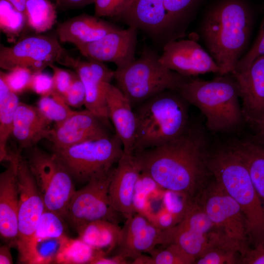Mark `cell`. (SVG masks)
<instances>
[{"label": "cell", "mask_w": 264, "mask_h": 264, "mask_svg": "<svg viewBox=\"0 0 264 264\" xmlns=\"http://www.w3.org/2000/svg\"><path fill=\"white\" fill-rule=\"evenodd\" d=\"M133 155L142 173L185 200L194 199L210 173L206 140L201 132L190 127L170 142Z\"/></svg>", "instance_id": "1"}, {"label": "cell", "mask_w": 264, "mask_h": 264, "mask_svg": "<svg viewBox=\"0 0 264 264\" xmlns=\"http://www.w3.org/2000/svg\"><path fill=\"white\" fill-rule=\"evenodd\" d=\"M252 22L251 10L243 0H221L207 12L201 33L220 75L235 70L248 46Z\"/></svg>", "instance_id": "2"}, {"label": "cell", "mask_w": 264, "mask_h": 264, "mask_svg": "<svg viewBox=\"0 0 264 264\" xmlns=\"http://www.w3.org/2000/svg\"><path fill=\"white\" fill-rule=\"evenodd\" d=\"M208 168L215 181L240 206L245 218L249 242L254 247L264 243V202L246 165L233 146L210 156Z\"/></svg>", "instance_id": "3"}, {"label": "cell", "mask_w": 264, "mask_h": 264, "mask_svg": "<svg viewBox=\"0 0 264 264\" xmlns=\"http://www.w3.org/2000/svg\"><path fill=\"white\" fill-rule=\"evenodd\" d=\"M177 91L199 110L207 128L212 132L233 130L244 118L235 80L219 77L206 81L187 77Z\"/></svg>", "instance_id": "4"}, {"label": "cell", "mask_w": 264, "mask_h": 264, "mask_svg": "<svg viewBox=\"0 0 264 264\" xmlns=\"http://www.w3.org/2000/svg\"><path fill=\"white\" fill-rule=\"evenodd\" d=\"M167 90L138 105L133 154L170 142L189 127L185 100Z\"/></svg>", "instance_id": "5"}, {"label": "cell", "mask_w": 264, "mask_h": 264, "mask_svg": "<svg viewBox=\"0 0 264 264\" xmlns=\"http://www.w3.org/2000/svg\"><path fill=\"white\" fill-rule=\"evenodd\" d=\"M159 56L145 48L139 58L114 71L117 87L132 107L165 91H177L187 77L165 67Z\"/></svg>", "instance_id": "6"}, {"label": "cell", "mask_w": 264, "mask_h": 264, "mask_svg": "<svg viewBox=\"0 0 264 264\" xmlns=\"http://www.w3.org/2000/svg\"><path fill=\"white\" fill-rule=\"evenodd\" d=\"M52 153L74 180L86 184L114 168L124 154V150L115 134L52 150Z\"/></svg>", "instance_id": "7"}, {"label": "cell", "mask_w": 264, "mask_h": 264, "mask_svg": "<svg viewBox=\"0 0 264 264\" xmlns=\"http://www.w3.org/2000/svg\"><path fill=\"white\" fill-rule=\"evenodd\" d=\"M26 159L44 203L45 209L66 219L76 191L74 179L54 154L32 147Z\"/></svg>", "instance_id": "8"}, {"label": "cell", "mask_w": 264, "mask_h": 264, "mask_svg": "<svg viewBox=\"0 0 264 264\" xmlns=\"http://www.w3.org/2000/svg\"><path fill=\"white\" fill-rule=\"evenodd\" d=\"M197 201L221 240L237 250L241 258L243 257L249 249V239L245 218L237 202L215 181Z\"/></svg>", "instance_id": "9"}, {"label": "cell", "mask_w": 264, "mask_h": 264, "mask_svg": "<svg viewBox=\"0 0 264 264\" xmlns=\"http://www.w3.org/2000/svg\"><path fill=\"white\" fill-rule=\"evenodd\" d=\"M54 36L37 35L24 37L10 47L0 46V66L10 70L17 66L33 72L42 71L57 63L74 68L77 60L70 56Z\"/></svg>", "instance_id": "10"}, {"label": "cell", "mask_w": 264, "mask_h": 264, "mask_svg": "<svg viewBox=\"0 0 264 264\" xmlns=\"http://www.w3.org/2000/svg\"><path fill=\"white\" fill-rule=\"evenodd\" d=\"M115 166L91 179L75 192L68 206L66 219L76 231L98 220L117 223L119 214L111 208L109 197L110 184Z\"/></svg>", "instance_id": "11"}, {"label": "cell", "mask_w": 264, "mask_h": 264, "mask_svg": "<svg viewBox=\"0 0 264 264\" xmlns=\"http://www.w3.org/2000/svg\"><path fill=\"white\" fill-rule=\"evenodd\" d=\"M219 238L213 222L194 199L185 200L179 222L163 229V245L176 243L196 259Z\"/></svg>", "instance_id": "12"}, {"label": "cell", "mask_w": 264, "mask_h": 264, "mask_svg": "<svg viewBox=\"0 0 264 264\" xmlns=\"http://www.w3.org/2000/svg\"><path fill=\"white\" fill-rule=\"evenodd\" d=\"M17 180L19 192V233L16 246L20 259L34 238L38 221L45 207L27 161L20 153L17 161Z\"/></svg>", "instance_id": "13"}, {"label": "cell", "mask_w": 264, "mask_h": 264, "mask_svg": "<svg viewBox=\"0 0 264 264\" xmlns=\"http://www.w3.org/2000/svg\"><path fill=\"white\" fill-rule=\"evenodd\" d=\"M159 60L168 69L185 77L220 72L210 54L192 40L168 42Z\"/></svg>", "instance_id": "14"}, {"label": "cell", "mask_w": 264, "mask_h": 264, "mask_svg": "<svg viewBox=\"0 0 264 264\" xmlns=\"http://www.w3.org/2000/svg\"><path fill=\"white\" fill-rule=\"evenodd\" d=\"M137 30L133 26L125 29L120 28L96 41L76 47L88 59L113 63L117 68H122L135 59Z\"/></svg>", "instance_id": "15"}, {"label": "cell", "mask_w": 264, "mask_h": 264, "mask_svg": "<svg viewBox=\"0 0 264 264\" xmlns=\"http://www.w3.org/2000/svg\"><path fill=\"white\" fill-rule=\"evenodd\" d=\"M108 128L87 109L75 111L63 122L50 128L46 138L52 149L66 148L110 135Z\"/></svg>", "instance_id": "16"}, {"label": "cell", "mask_w": 264, "mask_h": 264, "mask_svg": "<svg viewBox=\"0 0 264 264\" xmlns=\"http://www.w3.org/2000/svg\"><path fill=\"white\" fill-rule=\"evenodd\" d=\"M159 244H163V229L144 215L135 213L126 219L120 229L116 255L134 260Z\"/></svg>", "instance_id": "17"}, {"label": "cell", "mask_w": 264, "mask_h": 264, "mask_svg": "<svg viewBox=\"0 0 264 264\" xmlns=\"http://www.w3.org/2000/svg\"><path fill=\"white\" fill-rule=\"evenodd\" d=\"M86 90V109L97 116L108 128L111 127L107 108V86L114 78V71L102 62L89 59L77 60L74 68Z\"/></svg>", "instance_id": "18"}, {"label": "cell", "mask_w": 264, "mask_h": 264, "mask_svg": "<svg viewBox=\"0 0 264 264\" xmlns=\"http://www.w3.org/2000/svg\"><path fill=\"white\" fill-rule=\"evenodd\" d=\"M242 100V111L247 121L256 126L264 122V55L250 66L232 73Z\"/></svg>", "instance_id": "19"}, {"label": "cell", "mask_w": 264, "mask_h": 264, "mask_svg": "<svg viewBox=\"0 0 264 264\" xmlns=\"http://www.w3.org/2000/svg\"><path fill=\"white\" fill-rule=\"evenodd\" d=\"M141 173L133 155L124 153L114 168L109 186L110 203L125 219L136 213L135 194Z\"/></svg>", "instance_id": "20"}, {"label": "cell", "mask_w": 264, "mask_h": 264, "mask_svg": "<svg viewBox=\"0 0 264 264\" xmlns=\"http://www.w3.org/2000/svg\"><path fill=\"white\" fill-rule=\"evenodd\" d=\"M20 153L12 154L8 167L0 175V234L11 246H17L19 233L17 161Z\"/></svg>", "instance_id": "21"}, {"label": "cell", "mask_w": 264, "mask_h": 264, "mask_svg": "<svg viewBox=\"0 0 264 264\" xmlns=\"http://www.w3.org/2000/svg\"><path fill=\"white\" fill-rule=\"evenodd\" d=\"M106 103L109 119L122 144L124 154L133 155L136 118L131 102L117 87L110 83L107 88Z\"/></svg>", "instance_id": "22"}, {"label": "cell", "mask_w": 264, "mask_h": 264, "mask_svg": "<svg viewBox=\"0 0 264 264\" xmlns=\"http://www.w3.org/2000/svg\"><path fill=\"white\" fill-rule=\"evenodd\" d=\"M120 28L95 15L83 14L60 24L57 35L61 42L71 43L77 47L96 41Z\"/></svg>", "instance_id": "23"}, {"label": "cell", "mask_w": 264, "mask_h": 264, "mask_svg": "<svg viewBox=\"0 0 264 264\" xmlns=\"http://www.w3.org/2000/svg\"><path fill=\"white\" fill-rule=\"evenodd\" d=\"M50 124L36 106L20 102L14 115L12 135L21 149L31 148L46 139Z\"/></svg>", "instance_id": "24"}, {"label": "cell", "mask_w": 264, "mask_h": 264, "mask_svg": "<svg viewBox=\"0 0 264 264\" xmlns=\"http://www.w3.org/2000/svg\"><path fill=\"white\" fill-rule=\"evenodd\" d=\"M121 18L136 28L158 34L171 26L164 0H134Z\"/></svg>", "instance_id": "25"}, {"label": "cell", "mask_w": 264, "mask_h": 264, "mask_svg": "<svg viewBox=\"0 0 264 264\" xmlns=\"http://www.w3.org/2000/svg\"><path fill=\"white\" fill-rule=\"evenodd\" d=\"M19 101L18 94L12 91L0 77V161L8 160L10 152L7 142L12 135L15 113Z\"/></svg>", "instance_id": "26"}, {"label": "cell", "mask_w": 264, "mask_h": 264, "mask_svg": "<svg viewBox=\"0 0 264 264\" xmlns=\"http://www.w3.org/2000/svg\"><path fill=\"white\" fill-rule=\"evenodd\" d=\"M243 161L253 185L264 202V146L252 141L232 145Z\"/></svg>", "instance_id": "27"}, {"label": "cell", "mask_w": 264, "mask_h": 264, "mask_svg": "<svg viewBox=\"0 0 264 264\" xmlns=\"http://www.w3.org/2000/svg\"><path fill=\"white\" fill-rule=\"evenodd\" d=\"M120 228L117 223L98 220L89 223L77 231L79 238L91 247L100 250L115 247L119 236Z\"/></svg>", "instance_id": "28"}, {"label": "cell", "mask_w": 264, "mask_h": 264, "mask_svg": "<svg viewBox=\"0 0 264 264\" xmlns=\"http://www.w3.org/2000/svg\"><path fill=\"white\" fill-rule=\"evenodd\" d=\"M68 238L66 235L58 238L34 237L19 260L21 263L29 264L55 263L57 256Z\"/></svg>", "instance_id": "29"}, {"label": "cell", "mask_w": 264, "mask_h": 264, "mask_svg": "<svg viewBox=\"0 0 264 264\" xmlns=\"http://www.w3.org/2000/svg\"><path fill=\"white\" fill-rule=\"evenodd\" d=\"M25 15L28 25L37 33L50 29L57 19L56 6L51 0H27Z\"/></svg>", "instance_id": "30"}, {"label": "cell", "mask_w": 264, "mask_h": 264, "mask_svg": "<svg viewBox=\"0 0 264 264\" xmlns=\"http://www.w3.org/2000/svg\"><path fill=\"white\" fill-rule=\"evenodd\" d=\"M95 249L80 238H68L61 252L57 256L55 263L63 264H90L97 256L104 253Z\"/></svg>", "instance_id": "31"}, {"label": "cell", "mask_w": 264, "mask_h": 264, "mask_svg": "<svg viewBox=\"0 0 264 264\" xmlns=\"http://www.w3.org/2000/svg\"><path fill=\"white\" fill-rule=\"evenodd\" d=\"M36 107L45 119L55 124L63 122L74 111L63 97L53 93L41 96Z\"/></svg>", "instance_id": "32"}, {"label": "cell", "mask_w": 264, "mask_h": 264, "mask_svg": "<svg viewBox=\"0 0 264 264\" xmlns=\"http://www.w3.org/2000/svg\"><path fill=\"white\" fill-rule=\"evenodd\" d=\"M237 253H239L235 248L219 238L210 244L203 253L196 259L195 264H240L237 257Z\"/></svg>", "instance_id": "33"}, {"label": "cell", "mask_w": 264, "mask_h": 264, "mask_svg": "<svg viewBox=\"0 0 264 264\" xmlns=\"http://www.w3.org/2000/svg\"><path fill=\"white\" fill-rule=\"evenodd\" d=\"M26 23L23 13L7 0H0V27L3 32L10 37L18 36Z\"/></svg>", "instance_id": "34"}, {"label": "cell", "mask_w": 264, "mask_h": 264, "mask_svg": "<svg viewBox=\"0 0 264 264\" xmlns=\"http://www.w3.org/2000/svg\"><path fill=\"white\" fill-rule=\"evenodd\" d=\"M164 249L154 248L149 253L153 264H192L196 259L187 253L178 244L172 243Z\"/></svg>", "instance_id": "35"}, {"label": "cell", "mask_w": 264, "mask_h": 264, "mask_svg": "<svg viewBox=\"0 0 264 264\" xmlns=\"http://www.w3.org/2000/svg\"><path fill=\"white\" fill-rule=\"evenodd\" d=\"M63 219L57 213L45 209L38 221L34 237L58 238L66 236Z\"/></svg>", "instance_id": "36"}, {"label": "cell", "mask_w": 264, "mask_h": 264, "mask_svg": "<svg viewBox=\"0 0 264 264\" xmlns=\"http://www.w3.org/2000/svg\"><path fill=\"white\" fill-rule=\"evenodd\" d=\"M33 73L28 68L17 66L6 73L0 71V77L12 91L18 94L29 89Z\"/></svg>", "instance_id": "37"}, {"label": "cell", "mask_w": 264, "mask_h": 264, "mask_svg": "<svg viewBox=\"0 0 264 264\" xmlns=\"http://www.w3.org/2000/svg\"><path fill=\"white\" fill-rule=\"evenodd\" d=\"M134 0H94L95 15L120 18L130 8Z\"/></svg>", "instance_id": "38"}, {"label": "cell", "mask_w": 264, "mask_h": 264, "mask_svg": "<svg viewBox=\"0 0 264 264\" xmlns=\"http://www.w3.org/2000/svg\"><path fill=\"white\" fill-rule=\"evenodd\" d=\"M201 0H164L171 26L182 20Z\"/></svg>", "instance_id": "39"}, {"label": "cell", "mask_w": 264, "mask_h": 264, "mask_svg": "<svg viewBox=\"0 0 264 264\" xmlns=\"http://www.w3.org/2000/svg\"><path fill=\"white\" fill-rule=\"evenodd\" d=\"M263 55H264V19L255 42L250 49L239 61L235 71L246 68L256 59Z\"/></svg>", "instance_id": "40"}, {"label": "cell", "mask_w": 264, "mask_h": 264, "mask_svg": "<svg viewBox=\"0 0 264 264\" xmlns=\"http://www.w3.org/2000/svg\"><path fill=\"white\" fill-rule=\"evenodd\" d=\"M66 103L71 108H80L85 105L86 90L78 74L73 73L71 85L64 97Z\"/></svg>", "instance_id": "41"}, {"label": "cell", "mask_w": 264, "mask_h": 264, "mask_svg": "<svg viewBox=\"0 0 264 264\" xmlns=\"http://www.w3.org/2000/svg\"><path fill=\"white\" fill-rule=\"evenodd\" d=\"M49 67L52 69L53 73L52 93L64 98L72 82L73 73L62 69L55 64L50 65Z\"/></svg>", "instance_id": "42"}, {"label": "cell", "mask_w": 264, "mask_h": 264, "mask_svg": "<svg viewBox=\"0 0 264 264\" xmlns=\"http://www.w3.org/2000/svg\"><path fill=\"white\" fill-rule=\"evenodd\" d=\"M29 89L41 96L50 94L53 92V78L49 74L39 71L32 74Z\"/></svg>", "instance_id": "43"}, {"label": "cell", "mask_w": 264, "mask_h": 264, "mask_svg": "<svg viewBox=\"0 0 264 264\" xmlns=\"http://www.w3.org/2000/svg\"><path fill=\"white\" fill-rule=\"evenodd\" d=\"M240 264H264V243L248 249L241 258Z\"/></svg>", "instance_id": "44"}, {"label": "cell", "mask_w": 264, "mask_h": 264, "mask_svg": "<svg viewBox=\"0 0 264 264\" xmlns=\"http://www.w3.org/2000/svg\"><path fill=\"white\" fill-rule=\"evenodd\" d=\"M55 1L60 6L73 9L82 7L94 3V0H56Z\"/></svg>", "instance_id": "45"}, {"label": "cell", "mask_w": 264, "mask_h": 264, "mask_svg": "<svg viewBox=\"0 0 264 264\" xmlns=\"http://www.w3.org/2000/svg\"><path fill=\"white\" fill-rule=\"evenodd\" d=\"M92 264H127L126 259L118 256L112 258L106 257L104 254L95 257L90 263Z\"/></svg>", "instance_id": "46"}, {"label": "cell", "mask_w": 264, "mask_h": 264, "mask_svg": "<svg viewBox=\"0 0 264 264\" xmlns=\"http://www.w3.org/2000/svg\"><path fill=\"white\" fill-rule=\"evenodd\" d=\"M10 247L11 246L8 244L0 246V264H11L13 263Z\"/></svg>", "instance_id": "47"}, {"label": "cell", "mask_w": 264, "mask_h": 264, "mask_svg": "<svg viewBox=\"0 0 264 264\" xmlns=\"http://www.w3.org/2000/svg\"><path fill=\"white\" fill-rule=\"evenodd\" d=\"M19 11L25 14V4L27 0H7Z\"/></svg>", "instance_id": "48"}, {"label": "cell", "mask_w": 264, "mask_h": 264, "mask_svg": "<svg viewBox=\"0 0 264 264\" xmlns=\"http://www.w3.org/2000/svg\"><path fill=\"white\" fill-rule=\"evenodd\" d=\"M257 128V136L259 141L264 143V122L255 126Z\"/></svg>", "instance_id": "49"}]
</instances>
